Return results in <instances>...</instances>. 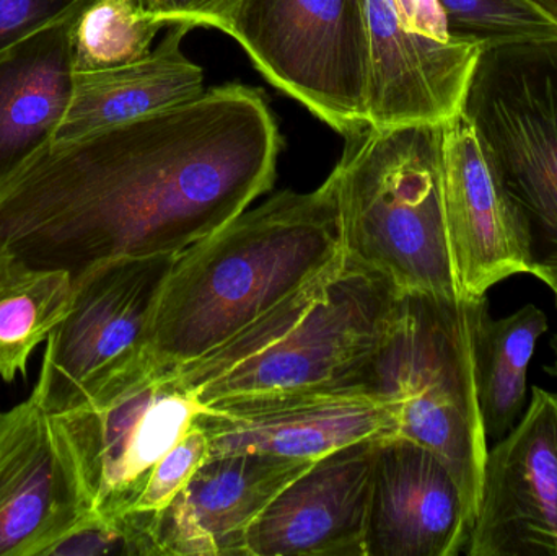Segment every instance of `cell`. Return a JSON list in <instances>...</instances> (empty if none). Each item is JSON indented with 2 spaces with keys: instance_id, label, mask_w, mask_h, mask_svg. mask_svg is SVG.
I'll return each instance as SVG.
<instances>
[{
  "instance_id": "30bf717a",
  "label": "cell",
  "mask_w": 557,
  "mask_h": 556,
  "mask_svg": "<svg viewBox=\"0 0 557 556\" xmlns=\"http://www.w3.org/2000/svg\"><path fill=\"white\" fill-rule=\"evenodd\" d=\"M196 423L208 436L211 456L317 460L352 444L399 437L396 405L360 382L222 401L202 408Z\"/></svg>"
},
{
  "instance_id": "cb8c5ba5",
  "label": "cell",
  "mask_w": 557,
  "mask_h": 556,
  "mask_svg": "<svg viewBox=\"0 0 557 556\" xmlns=\"http://www.w3.org/2000/svg\"><path fill=\"white\" fill-rule=\"evenodd\" d=\"M163 556L156 535V512L91 515L75 526L46 556Z\"/></svg>"
},
{
  "instance_id": "ba28073f",
  "label": "cell",
  "mask_w": 557,
  "mask_h": 556,
  "mask_svg": "<svg viewBox=\"0 0 557 556\" xmlns=\"http://www.w3.org/2000/svg\"><path fill=\"white\" fill-rule=\"evenodd\" d=\"M222 32L274 87L336 133L369 126L363 0H240Z\"/></svg>"
},
{
  "instance_id": "8fae6325",
  "label": "cell",
  "mask_w": 557,
  "mask_h": 556,
  "mask_svg": "<svg viewBox=\"0 0 557 556\" xmlns=\"http://www.w3.org/2000/svg\"><path fill=\"white\" fill-rule=\"evenodd\" d=\"M468 556H557V394L533 388L527 411L487 449Z\"/></svg>"
},
{
  "instance_id": "83f0119b",
  "label": "cell",
  "mask_w": 557,
  "mask_h": 556,
  "mask_svg": "<svg viewBox=\"0 0 557 556\" xmlns=\"http://www.w3.org/2000/svg\"><path fill=\"white\" fill-rule=\"evenodd\" d=\"M395 3L403 23L412 33L442 42L455 41L438 0H395Z\"/></svg>"
},
{
  "instance_id": "f546056e",
  "label": "cell",
  "mask_w": 557,
  "mask_h": 556,
  "mask_svg": "<svg viewBox=\"0 0 557 556\" xmlns=\"http://www.w3.org/2000/svg\"><path fill=\"white\" fill-rule=\"evenodd\" d=\"M552 346L553 349H555V365L549 366V368H546V371H548L549 374L555 375V378H557V333L555 338H553Z\"/></svg>"
},
{
  "instance_id": "9c48e42d",
  "label": "cell",
  "mask_w": 557,
  "mask_h": 556,
  "mask_svg": "<svg viewBox=\"0 0 557 556\" xmlns=\"http://www.w3.org/2000/svg\"><path fill=\"white\" fill-rule=\"evenodd\" d=\"M201 410L166 369L153 365L95 404L55 415L94 515L133 511L157 464Z\"/></svg>"
},
{
  "instance_id": "2e32d148",
  "label": "cell",
  "mask_w": 557,
  "mask_h": 556,
  "mask_svg": "<svg viewBox=\"0 0 557 556\" xmlns=\"http://www.w3.org/2000/svg\"><path fill=\"white\" fill-rule=\"evenodd\" d=\"M379 443L352 444L314 460L255 522L247 556H366Z\"/></svg>"
},
{
  "instance_id": "4fadbf2b",
  "label": "cell",
  "mask_w": 557,
  "mask_h": 556,
  "mask_svg": "<svg viewBox=\"0 0 557 556\" xmlns=\"http://www.w3.org/2000/svg\"><path fill=\"white\" fill-rule=\"evenodd\" d=\"M442 193L458 297H484L500 281L529 273L522 222L463 113L444 123Z\"/></svg>"
},
{
  "instance_id": "603a6c76",
  "label": "cell",
  "mask_w": 557,
  "mask_h": 556,
  "mask_svg": "<svg viewBox=\"0 0 557 556\" xmlns=\"http://www.w3.org/2000/svg\"><path fill=\"white\" fill-rule=\"evenodd\" d=\"M451 38L483 48L557 39V22L532 0H438Z\"/></svg>"
},
{
  "instance_id": "5bb4252c",
  "label": "cell",
  "mask_w": 557,
  "mask_h": 556,
  "mask_svg": "<svg viewBox=\"0 0 557 556\" xmlns=\"http://www.w3.org/2000/svg\"><path fill=\"white\" fill-rule=\"evenodd\" d=\"M363 10L369 126L444 124L460 114L483 46L412 33L395 0H363Z\"/></svg>"
},
{
  "instance_id": "7402d4cb",
  "label": "cell",
  "mask_w": 557,
  "mask_h": 556,
  "mask_svg": "<svg viewBox=\"0 0 557 556\" xmlns=\"http://www.w3.org/2000/svg\"><path fill=\"white\" fill-rule=\"evenodd\" d=\"M163 26L140 0H90L72 28L75 71H107L146 58Z\"/></svg>"
},
{
  "instance_id": "7a4b0ae2",
  "label": "cell",
  "mask_w": 557,
  "mask_h": 556,
  "mask_svg": "<svg viewBox=\"0 0 557 556\" xmlns=\"http://www.w3.org/2000/svg\"><path fill=\"white\" fill-rule=\"evenodd\" d=\"M344 263L330 176L284 191L176 255L153 319L150 356L176 368L237 335L285 297Z\"/></svg>"
},
{
  "instance_id": "6da1fadb",
  "label": "cell",
  "mask_w": 557,
  "mask_h": 556,
  "mask_svg": "<svg viewBox=\"0 0 557 556\" xmlns=\"http://www.w3.org/2000/svg\"><path fill=\"white\" fill-rule=\"evenodd\" d=\"M282 139L242 84L59 140L0 186V263L78 283L120 258L176 257L276 180Z\"/></svg>"
},
{
  "instance_id": "d4e9b609",
  "label": "cell",
  "mask_w": 557,
  "mask_h": 556,
  "mask_svg": "<svg viewBox=\"0 0 557 556\" xmlns=\"http://www.w3.org/2000/svg\"><path fill=\"white\" fill-rule=\"evenodd\" d=\"M209 456L208 436L195 420L182 440L157 464L133 511L159 512L165 509Z\"/></svg>"
},
{
  "instance_id": "4316f807",
  "label": "cell",
  "mask_w": 557,
  "mask_h": 556,
  "mask_svg": "<svg viewBox=\"0 0 557 556\" xmlns=\"http://www.w3.org/2000/svg\"><path fill=\"white\" fill-rule=\"evenodd\" d=\"M238 2L240 0H140L146 12L163 25L188 22L219 32L224 29Z\"/></svg>"
},
{
  "instance_id": "484cf974",
  "label": "cell",
  "mask_w": 557,
  "mask_h": 556,
  "mask_svg": "<svg viewBox=\"0 0 557 556\" xmlns=\"http://www.w3.org/2000/svg\"><path fill=\"white\" fill-rule=\"evenodd\" d=\"M90 0H0V52L84 9Z\"/></svg>"
},
{
  "instance_id": "9a60e30c",
  "label": "cell",
  "mask_w": 557,
  "mask_h": 556,
  "mask_svg": "<svg viewBox=\"0 0 557 556\" xmlns=\"http://www.w3.org/2000/svg\"><path fill=\"white\" fill-rule=\"evenodd\" d=\"M473 524L454 473L437 454L405 437L380 441L366 556L465 554Z\"/></svg>"
},
{
  "instance_id": "3957f363",
  "label": "cell",
  "mask_w": 557,
  "mask_h": 556,
  "mask_svg": "<svg viewBox=\"0 0 557 556\" xmlns=\"http://www.w3.org/2000/svg\"><path fill=\"white\" fill-rule=\"evenodd\" d=\"M399 299L383 277L344 260L227 342L166 372L202 408L356 382L385 343Z\"/></svg>"
},
{
  "instance_id": "4dcf8cb0",
  "label": "cell",
  "mask_w": 557,
  "mask_h": 556,
  "mask_svg": "<svg viewBox=\"0 0 557 556\" xmlns=\"http://www.w3.org/2000/svg\"><path fill=\"white\" fill-rule=\"evenodd\" d=\"M555 294H556V306H557V289L555 291Z\"/></svg>"
},
{
  "instance_id": "e0dca14e",
  "label": "cell",
  "mask_w": 557,
  "mask_h": 556,
  "mask_svg": "<svg viewBox=\"0 0 557 556\" xmlns=\"http://www.w3.org/2000/svg\"><path fill=\"white\" fill-rule=\"evenodd\" d=\"M313 462L253 453L209 457L156 512L163 556H247L255 522Z\"/></svg>"
},
{
  "instance_id": "ffe728a7",
  "label": "cell",
  "mask_w": 557,
  "mask_h": 556,
  "mask_svg": "<svg viewBox=\"0 0 557 556\" xmlns=\"http://www.w3.org/2000/svg\"><path fill=\"white\" fill-rule=\"evenodd\" d=\"M546 332L548 317L533 304L504 319L491 317L487 300L481 309L474 333V374L487 441L503 440L522 417L527 372Z\"/></svg>"
},
{
  "instance_id": "277c9868",
  "label": "cell",
  "mask_w": 557,
  "mask_h": 556,
  "mask_svg": "<svg viewBox=\"0 0 557 556\" xmlns=\"http://www.w3.org/2000/svg\"><path fill=\"white\" fill-rule=\"evenodd\" d=\"M344 137L330 178L346 263L401 296L458 297L442 193L444 124L367 126Z\"/></svg>"
},
{
  "instance_id": "44dd1931",
  "label": "cell",
  "mask_w": 557,
  "mask_h": 556,
  "mask_svg": "<svg viewBox=\"0 0 557 556\" xmlns=\"http://www.w3.org/2000/svg\"><path fill=\"white\" fill-rule=\"evenodd\" d=\"M74 283L61 271H18L0 263V378H26L33 351L65 319Z\"/></svg>"
},
{
  "instance_id": "d6986e66",
  "label": "cell",
  "mask_w": 557,
  "mask_h": 556,
  "mask_svg": "<svg viewBox=\"0 0 557 556\" xmlns=\"http://www.w3.org/2000/svg\"><path fill=\"white\" fill-rule=\"evenodd\" d=\"M193 28L196 26L188 22L170 23L162 41L146 58L107 71L77 72L71 108L54 143L137 120L201 95L205 71L183 51V39Z\"/></svg>"
},
{
  "instance_id": "f1b7e54d",
  "label": "cell",
  "mask_w": 557,
  "mask_h": 556,
  "mask_svg": "<svg viewBox=\"0 0 557 556\" xmlns=\"http://www.w3.org/2000/svg\"><path fill=\"white\" fill-rule=\"evenodd\" d=\"M540 9L545 10L546 13L553 16L557 22V0H532Z\"/></svg>"
},
{
  "instance_id": "8992f818",
  "label": "cell",
  "mask_w": 557,
  "mask_h": 556,
  "mask_svg": "<svg viewBox=\"0 0 557 556\" xmlns=\"http://www.w3.org/2000/svg\"><path fill=\"white\" fill-rule=\"evenodd\" d=\"M461 113L517 209L529 274L557 289V39L481 49Z\"/></svg>"
},
{
  "instance_id": "ac0fdd59",
  "label": "cell",
  "mask_w": 557,
  "mask_h": 556,
  "mask_svg": "<svg viewBox=\"0 0 557 556\" xmlns=\"http://www.w3.org/2000/svg\"><path fill=\"white\" fill-rule=\"evenodd\" d=\"M78 12L0 52V186L54 143L71 108Z\"/></svg>"
},
{
  "instance_id": "1f68e13d",
  "label": "cell",
  "mask_w": 557,
  "mask_h": 556,
  "mask_svg": "<svg viewBox=\"0 0 557 556\" xmlns=\"http://www.w3.org/2000/svg\"><path fill=\"white\" fill-rule=\"evenodd\" d=\"M0 417H2V413H0Z\"/></svg>"
},
{
  "instance_id": "5b68a950",
  "label": "cell",
  "mask_w": 557,
  "mask_h": 556,
  "mask_svg": "<svg viewBox=\"0 0 557 556\" xmlns=\"http://www.w3.org/2000/svg\"><path fill=\"white\" fill-rule=\"evenodd\" d=\"M486 300L401 296L385 343L356 379L396 405L399 437L447 464L473 521L487 456L474 374V333Z\"/></svg>"
},
{
  "instance_id": "52a82bcc",
  "label": "cell",
  "mask_w": 557,
  "mask_h": 556,
  "mask_svg": "<svg viewBox=\"0 0 557 556\" xmlns=\"http://www.w3.org/2000/svg\"><path fill=\"white\" fill-rule=\"evenodd\" d=\"M175 257L120 258L74 284L71 310L46 342L32 395L49 415L88 407L156 365L153 319Z\"/></svg>"
},
{
  "instance_id": "7c38bea8",
  "label": "cell",
  "mask_w": 557,
  "mask_h": 556,
  "mask_svg": "<svg viewBox=\"0 0 557 556\" xmlns=\"http://www.w3.org/2000/svg\"><path fill=\"white\" fill-rule=\"evenodd\" d=\"M94 515L74 453L33 395L0 417V556H46Z\"/></svg>"
}]
</instances>
